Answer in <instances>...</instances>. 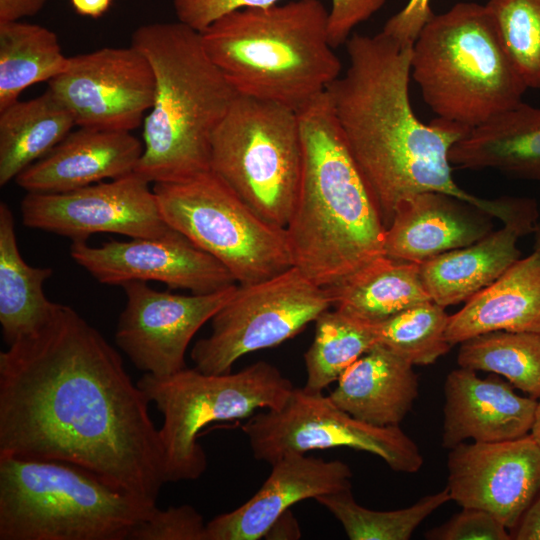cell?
<instances>
[{
	"instance_id": "6da1fadb",
	"label": "cell",
	"mask_w": 540,
	"mask_h": 540,
	"mask_svg": "<svg viewBox=\"0 0 540 540\" xmlns=\"http://www.w3.org/2000/svg\"><path fill=\"white\" fill-rule=\"evenodd\" d=\"M120 354L70 306L0 352V456L78 466L156 505L163 450Z\"/></svg>"
},
{
	"instance_id": "7a4b0ae2",
	"label": "cell",
	"mask_w": 540,
	"mask_h": 540,
	"mask_svg": "<svg viewBox=\"0 0 540 540\" xmlns=\"http://www.w3.org/2000/svg\"><path fill=\"white\" fill-rule=\"evenodd\" d=\"M349 65L327 88L347 146L360 168L387 228L404 199L425 191L461 199L507 222L510 197L483 199L452 177L449 151L469 128L415 115L409 93L413 43L382 32L353 33L345 43Z\"/></svg>"
},
{
	"instance_id": "3957f363",
	"label": "cell",
	"mask_w": 540,
	"mask_h": 540,
	"mask_svg": "<svg viewBox=\"0 0 540 540\" xmlns=\"http://www.w3.org/2000/svg\"><path fill=\"white\" fill-rule=\"evenodd\" d=\"M297 113L302 175L285 230L294 266L330 288L386 256V228L327 90Z\"/></svg>"
},
{
	"instance_id": "277c9868",
	"label": "cell",
	"mask_w": 540,
	"mask_h": 540,
	"mask_svg": "<svg viewBox=\"0 0 540 540\" xmlns=\"http://www.w3.org/2000/svg\"><path fill=\"white\" fill-rule=\"evenodd\" d=\"M131 45L149 60L155 78L135 173L154 184L210 170L212 135L238 94L200 33L179 21L145 24L133 32Z\"/></svg>"
},
{
	"instance_id": "5b68a950",
	"label": "cell",
	"mask_w": 540,
	"mask_h": 540,
	"mask_svg": "<svg viewBox=\"0 0 540 540\" xmlns=\"http://www.w3.org/2000/svg\"><path fill=\"white\" fill-rule=\"evenodd\" d=\"M328 17L321 0H294L233 10L199 33L238 95L298 112L341 74Z\"/></svg>"
},
{
	"instance_id": "8992f818",
	"label": "cell",
	"mask_w": 540,
	"mask_h": 540,
	"mask_svg": "<svg viewBox=\"0 0 540 540\" xmlns=\"http://www.w3.org/2000/svg\"><path fill=\"white\" fill-rule=\"evenodd\" d=\"M411 76L438 118L469 129L522 102L526 86L486 5L434 14L413 43Z\"/></svg>"
},
{
	"instance_id": "52a82bcc",
	"label": "cell",
	"mask_w": 540,
	"mask_h": 540,
	"mask_svg": "<svg viewBox=\"0 0 540 540\" xmlns=\"http://www.w3.org/2000/svg\"><path fill=\"white\" fill-rule=\"evenodd\" d=\"M156 507L72 464L0 456V540H130Z\"/></svg>"
},
{
	"instance_id": "ba28073f",
	"label": "cell",
	"mask_w": 540,
	"mask_h": 540,
	"mask_svg": "<svg viewBox=\"0 0 540 540\" xmlns=\"http://www.w3.org/2000/svg\"><path fill=\"white\" fill-rule=\"evenodd\" d=\"M137 385L163 415L159 437L165 483L196 480L205 472L206 453L197 441L202 428L246 418L261 408L279 409L295 388L266 361L235 373L206 374L195 367L161 378L145 373Z\"/></svg>"
},
{
	"instance_id": "9c48e42d",
	"label": "cell",
	"mask_w": 540,
	"mask_h": 540,
	"mask_svg": "<svg viewBox=\"0 0 540 540\" xmlns=\"http://www.w3.org/2000/svg\"><path fill=\"white\" fill-rule=\"evenodd\" d=\"M302 164L298 113L237 95L212 135L210 170L262 219L285 228Z\"/></svg>"
},
{
	"instance_id": "30bf717a",
	"label": "cell",
	"mask_w": 540,
	"mask_h": 540,
	"mask_svg": "<svg viewBox=\"0 0 540 540\" xmlns=\"http://www.w3.org/2000/svg\"><path fill=\"white\" fill-rule=\"evenodd\" d=\"M152 188L168 225L219 260L238 285L294 266L285 228L262 219L211 170Z\"/></svg>"
},
{
	"instance_id": "8fae6325",
	"label": "cell",
	"mask_w": 540,
	"mask_h": 540,
	"mask_svg": "<svg viewBox=\"0 0 540 540\" xmlns=\"http://www.w3.org/2000/svg\"><path fill=\"white\" fill-rule=\"evenodd\" d=\"M332 306L329 289L295 266L272 278L238 285L210 320L211 333L194 344V367L206 374L230 372L242 356L293 338Z\"/></svg>"
},
{
	"instance_id": "7c38bea8",
	"label": "cell",
	"mask_w": 540,
	"mask_h": 540,
	"mask_svg": "<svg viewBox=\"0 0 540 540\" xmlns=\"http://www.w3.org/2000/svg\"><path fill=\"white\" fill-rule=\"evenodd\" d=\"M253 456L270 464L288 453L347 447L381 458L393 471L416 473L417 444L399 426H375L339 408L322 392L294 388L279 409L252 416L242 427Z\"/></svg>"
},
{
	"instance_id": "4fadbf2b",
	"label": "cell",
	"mask_w": 540,
	"mask_h": 540,
	"mask_svg": "<svg viewBox=\"0 0 540 540\" xmlns=\"http://www.w3.org/2000/svg\"><path fill=\"white\" fill-rule=\"evenodd\" d=\"M135 172L63 193H30L20 204L23 224L75 241L95 233L161 237L165 221L153 188Z\"/></svg>"
},
{
	"instance_id": "5bb4252c",
	"label": "cell",
	"mask_w": 540,
	"mask_h": 540,
	"mask_svg": "<svg viewBox=\"0 0 540 540\" xmlns=\"http://www.w3.org/2000/svg\"><path fill=\"white\" fill-rule=\"evenodd\" d=\"M49 82L75 125L132 131L143 124L155 91L152 66L137 48L104 47L69 57Z\"/></svg>"
},
{
	"instance_id": "9a60e30c",
	"label": "cell",
	"mask_w": 540,
	"mask_h": 540,
	"mask_svg": "<svg viewBox=\"0 0 540 540\" xmlns=\"http://www.w3.org/2000/svg\"><path fill=\"white\" fill-rule=\"evenodd\" d=\"M237 285L207 294L158 291L144 281L123 284L126 304L115 343L134 366L156 377L186 368L185 354L197 331L234 295Z\"/></svg>"
},
{
	"instance_id": "2e32d148",
	"label": "cell",
	"mask_w": 540,
	"mask_h": 540,
	"mask_svg": "<svg viewBox=\"0 0 540 540\" xmlns=\"http://www.w3.org/2000/svg\"><path fill=\"white\" fill-rule=\"evenodd\" d=\"M70 256L106 285L158 281L194 294L237 285L226 266L178 231L161 237L111 240L100 246L75 241L71 244Z\"/></svg>"
},
{
	"instance_id": "e0dca14e",
	"label": "cell",
	"mask_w": 540,
	"mask_h": 540,
	"mask_svg": "<svg viewBox=\"0 0 540 540\" xmlns=\"http://www.w3.org/2000/svg\"><path fill=\"white\" fill-rule=\"evenodd\" d=\"M449 450L450 499L462 508L485 510L514 529L540 493V446L532 435L462 442Z\"/></svg>"
},
{
	"instance_id": "ac0fdd59",
	"label": "cell",
	"mask_w": 540,
	"mask_h": 540,
	"mask_svg": "<svg viewBox=\"0 0 540 540\" xmlns=\"http://www.w3.org/2000/svg\"><path fill=\"white\" fill-rule=\"evenodd\" d=\"M272 465L261 488L233 511L206 523L207 540H257L289 508L304 500L351 489L352 471L340 461L288 453Z\"/></svg>"
},
{
	"instance_id": "d6986e66",
	"label": "cell",
	"mask_w": 540,
	"mask_h": 540,
	"mask_svg": "<svg viewBox=\"0 0 540 540\" xmlns=\"http://www.w3.org/2000/svg\"><path fill=\"white\" fill-rule=\"evenodd\" d=\"M499 375L480 378L475 370H452L444 384L442 445L500 442L531 431L537 399L518 395Z\"/></svg>"
},
{
	"instance_id": "ffe728a7",
	"label": "cell",
	"mask_w": 540,
	"mask_h": 540,
	"mask_svg": "<svg viewBox=\"0 0 540 540\" xmlns=\"http://www.w3.org/2000/svg\"><path fill=\"white\" fill-rule=\"evenodd\" d=\"M144 145L131 131L79 127L15 179L30 193H63L135 172Z\"/></svg>"
},
{
	"instance_id": "44dd1931",
	"label": "cell",
	"mask_w": 540,
	"mask_h": 540,
	"mask_svg": "<svg viewBox=\"0 0 540 540\" xmlns=\"http://www.w3.org/2000/svg\"><path fill=\"white\" fill-rule=\"evenodd\" d=\"M491 231V216L479 208L442 192H420L395 209L385 232V255L422 264Z\"/></svg>"
},
{
	"instance_id": "7402d4cb",
	"label": "cell",
	"mask_w": 540,
	"mask_h": 540,
	"mask_svg": "<svg viewBox=\"0 0 540 540\" xmlns=\"http://www.w3.org/2000/svg\"><path fill=\"white\" fill-rule=\"evenodd\" d=\"M328 396L363 422L399 426L418 397V378L411 363L377 343L342 373Z\"/></svg>"
},
{
	"instance_id": "603a6c76",
	"label": "cell",
	"mask_w": 540,
	"mask_h": 540,
	"mask_svg": "<svg viewBox=\"0 0 540 540\" xmlns=\"http://www.w3.org/2000/svg\"><path fill=\"white\" fill-rule=\"evenodd\" d=\"M492 331L540 333L539 252L518 259L450 315L446 338L453 346Z\"/></svg>"
},
{
	"instance_id": "cb8c5ba5",
	"label": "cell",
	"mask_w": 540,
	"mask_h": 540,
	"mask_svg": "<svg viewBox=\"0 0 540 540\" xmlns=\"http://www.w3.org/2000/svg\"><path fill=\"white\" fill-rule=\"evenodd\" d=\"M535 224L506 223L468 246L420 264L422 281L431 300L446 308L466 302L492 284L521 258L518 240L533 233Z\"/></svg>"
},
{
	"instance_id": "d4e9b609",
	"label": "cell",
	"mask_w": 540,
	"mask_h": 540,
	"mask_svg": "<svg viewBox=\"0 0 540 540\" xmlns=\"http://www.w3.org/2000/svg\"><path fill=\"white\" fill-rule=\"evenodd\" d=\"M449 161L540 180V108L520 102L469 129L450 148Z\"/></svg>"
},
{
	"instance_id": "484cf974",
	"label": "cell",
	"mask_w": 540,
	"mask_h": 540,
	"mask_svg": "<svg viewBox=\"0 0 540 540\" xmlns=\"http://www.w3.org/2000/svg\"><path fill=\"white\" fill-rule=\"evenodd\" d=\"M50 267H33L18 249L13 213L0 204V324L9 346L38 331L53 314L57 303L44 293Z\"/></svg>"
},
{
	"instance_id": "4316f807",
	"label": "cell",
	"mask_w": 540,
	"mask_h": 540,
	"mask_svg": "<svg viewBox=\"0 0 540 540\" xmlns=\"http://www.w3.org/2000/svg\"><path fill=\"white\" fill-rule=\"evenodd\" d=\"M75 126L65 105L47 89L0 111V185L48 154Z\"/></svg>"
},
{
	"instance_id": "83f0119b",
	"label": "cell",
	"mask_w": 540,
	"mask_h": 540,
	"mask_svg": "<svg viewBox=\"0 0 540 540\" xmlns=\"http://www.w3.org/2000/svg\"><path fill=\"white\" fill-rule=\"evenodd\" d=\"M328 289L332 307L370 324L431 300L422 281L420 264L388 256Z\"/></svg>"
},
{
	"instance_id": "f1b7e54d",
	"label": "cell",
	"mask_w": 540,
	"mask_h": 540,
	"mask_svg": "<svg viewBox=\"0 0 540 540\" xmlns=\"http://www.w3.org/2000/svg\"><path fill=\"white\" fill-rule=\"evenodd\" d=\"M68 61L52 30L20 20L0 22V111L26 88L61 74Z\"/></svg>"
},
{
	"instance_id": "f546056e",
	"label": "cell",
	"mask_w": 540,
	"mask_h": 540,
	"mask_svg": "<svg viewBox=\"0 0 540 540\" xmlns=\"http://www.w3.org/2000/svg\"><path fill=\"white\" fill-rule=\"evenodd\" d=\"M330 309L315 320L314 339L304 354L303 388L312 393L322 392L337 382L352 363L377 344L373 324Z\"/></svg>"
},
{
	"instance_id": "4dcf8cb0",
	"label": "cell",
	"mask_w": 540,
	"mask_h": 540,
	"mask_svg": "<svg viewBox=\"0 0 540 540\" xmlns=\"http://www.w3.org/2000/svg\"><path fill=\"white\" fill-rule=\"evenodd\" d=\"M459 367L503 376L514 388L540 397V333L492 331L460 343Z\"/></svg>"
},
{
	"instance_id": "1f68e13d",
	"label": "cell",
	"mask_w": 540,
	"mask_h": 540,
	"mask_svg": "<svg viewBox=\"0 0 540 540\" xmlns=\"http://www.w3.org/2000/svg\"><path fill=\"white\" fill-rule=\"evenodd\" d=\"M315 500L341 523L351 540H408L429 515L451 499L445 487L409 507L390 511L359 505L351 489L321 495Z\"/></svg>"
},
{
	"instance_id": "d6a6232c",
	"label": "cell",
	"mask_w": 540,
	"mask_h": 540,
	"mask_svg": "<svg viewBox=\"0 0 540 540\" xmlns=\"http://www.w3.org/2000/svg\"><path fill=\"white\" fill-rule=\"evenodd\" d=\"M449 317L432 300L403 310L373 324L377 343L414 365L433 364L449 352L446 338Z\"/></svg>"
},
{
	"instance_id": "836d02e7",
	"label": "cell",
	"mask_w": 540,
	"mask_h": 540,
	"mask_svg": "<svg viewBox=\"0 0 540 540\" xmlns=\"http://www.w3.org/2000/svg\"><path fill=\"white\" fill-rule=\"evenodd\" d=\"M281 0H173L179 22L201 32L221 16L248 7L265 8ZM386 0H331L328 35L335 49L346 43L353 29L370 19Z\"/></svg>"
},
{
	"instance_id": "e575fe53",
	"label": "cell",
	"mask_w": 540,
	"mask_h": 540,
	"mask_svg": "<svg viewBox=\"0 0 540 540\" xmlns=\"http://www.w3.org/2000/svg\"><path fill=\"white\" fill-rule=\"evenodd\" d=\"M485 5L526 88L540 90V0H489Z\"/></svg>"
},
{
	"instance_id": "d590c367",
	"label": "cell",
	"mask_w": 540,
	"mask_h": 540,
	"mask_svg": "<svg viewBox=\"0 0 540 540\" xmlns=\"http://www.w3.org/2000/svg\"><path fill=\"white\" fill-rule=\"evenodd\" d=\"M130 540H207L206 523L188 504L156 507L134 528Z\"/></svg>"
},
{
	"instance_id": "8d00e7d4",
	"label": "cell",
	"mask_w": 540,
	"mask_h": 540,
	"mask_svg": "<svg viewBox=\"0 0 540 540\" xmlns=\"http://www.w3.org/2000/svg\"><path fill=\"white\" fill-rule=\"evenodd\" d=\"M508 528L491 513L465 508L426 533L431 540H510Z\"/></svg>"
},
{
	"instance_id": "74e56055",
	"label": "cell",
	"mask_w": 540,
	"mask_h": 540,
	"mask_svg": "<svg viewBox=\"0 0 540 540\" xmlns=\"http://www.w3.org/2000/svg\"><path fill=\"white\" fill-rule=\"evenodd\" d=\"M434 13L430 0H409L383 26L382 33L404 43H414L425 24Z\"/></svg>"
},
{
	"instance_id": "f35d334b",
	"label": "cell",
	"mask_w": 540,
	"mask_h": 540,
	"mask_svg": "<svg viewBox=\"0 0 540 540\" xmlns=\"http://www.w3.org/2000/svg\"><path fill=\"white\" fill-rule=\"evenodd\" d=\"M511 536L516 540H540V493L526 509Z\"/></svg>"
},
{
	"instance_id": "ab89813d",
	"label": "cell",
	"mask_w": 540,
	"mask_h": 540,
	"mask_svg": "<svg viewBox=\"0 0 540 540\" xmlns=\"http://www.w3.org/2000/svg\"><path fill=\"white\" fill-rule=\"evenodd\" d=\"M47 0H0V22L19 21L33 16L45 5Z\"/></svg>"
},
{
	"instance_id": "60d3db41",
	"label": "cell",
	"mask_w": 540,
	"mask_h": 540,
	"mask_svg": "<svg viewBox=\"0 0 540 540\" xmlns=\"http://www.w3.org/2000/svg\"><path fill=\"white\" fill-rule=\"evenodd\" d=\"M300 537L298 523L290 510L285 511L264 536L266 539H299Z\"/></svg>"
},
{
	"instance_id": "b9f144b4",
	"label": "cell",
	"mask_w": 540,
	"mask_h": 540,
	"mask_svg": "<svg viewBox=\"0 0 540 540\" xmlns=\"http://www.w3.org/2000/svg\"><path fill=\"white\" fill-rule=\"evenodd\" d=\"M75 11L81 15L98 18L109 8L111 0H71Z\"/></svg>"
},
{
	"instance_id": "7bdbcfd3",
	"label": "cell",
	"mask_w": 540,
	"mask_h": 540,
	"mask_svg": "<svg viewBox=\"0 0 540 540\" xmlns=\"http://www.w3.org/2000/svg\"><path fill=\"white\" fill-rule=\"evenodd\" d=\"M530 434L540 446V397L537 399L534 422Z\"/></svg>"
},
{
	"instance_id": "ee69618b",
	"label": "cell",
	"mask_w": 540,
	"mask_h": 540,
	"mask_svg": "<svg viewBox=\"0 0 540 540\" xmlns=\"http://www.w3.org/2000/svg\"><path fill=\"white\" fill-rule=\"evenodd\" d=\"M534 245L533 250L540 253V220L534 226Z\"/></svg>"
}]
</instances>
